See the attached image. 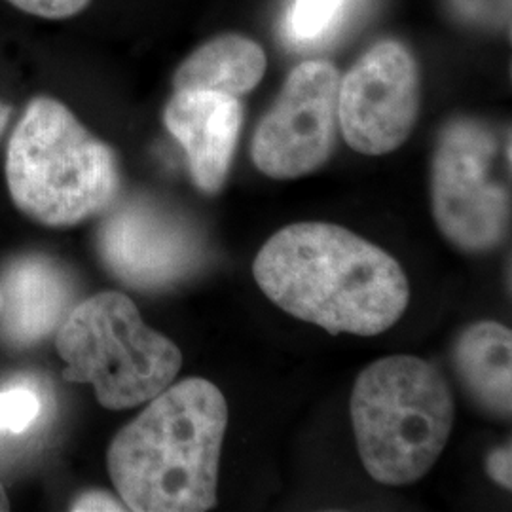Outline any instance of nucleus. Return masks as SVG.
I'll use <instances>...</instances> for the list:
<instances>
[{"mask_svg": "<svg viewBox=\"0 0 512 512\" xmlns=\"http://www.w3.org/2000/svg\"><path fill=\"white\" fill-rule=\"evenodd\" d=\"M486 471L495 484L501 488L511 490L512 486V456L511 446L495 448L494 452L486 459Z\"/></svg>", "mask_w": 512, "mask_h": 512, "instance_id": "nucleus-17", "label": "nucleus"}, {"mask_svg": "<svg viewBox=\"0 0 512 512\" xmlns=\"http://www.w3.org/2000/svg\"><path fill=\"white\" fill-rule=\"evenodd\" d=\"M228 406L202 378L169 385L112 440L110 478L126 509L203 512L217 503Z\"/></svg>", "mask_w": 512, "mask_h": 512, "instance_id": "nucleus-2", "label": "nucleus"}, {"mask_svg": "<svg viewBox=\"0 0 512 512\" xmlns=\"http://www.w3.org/2000/svg\"><path fill=\"white\" fill-rule=\"evenodd\" d=\"M55 348L67 363V382L92 384L109 410L148 403L173 384L183 353L145 325L126 294L101 293L78 304L57 332Z\"/></svg>", "mask_w": 512, "mask_h": 512, "instance_id": "nucleus-5", "label": "nucleus"}, {"mask_svg": "<svg viewBox=\"0 0 512 512\" xmlns=\"http://www.w3.org/2000/svg\"><path fill=\"white\" fill-rule=\"evenodd\" d=\"M340 78L330 61L294 67L256 128L251 156L258 171L289 181L327 164L336 147Z\"/></svg>", "mask_w": 512, "mask_h": 512, "instance_id": "nucleus-7", "label": "nucleus"}, {"mask_svg": "<svg viewBox=\"0 0 512 512\" xmlns=\"http://www.w3.org/2000/svg\"><path fill=\"white\" fill-rule=\"evenodd\" d=\"M12 200L46 226H74L109 209L120 169L114 150L52 97H35L6 154Z\"/></svg>", "mask_w": 512, "mask_h": 512, "instance_id": "nucleus-3", "label": "nucleus"}, {"mask_svg": "<svg viewBox=\"0 0 512 512\" xmlns=\"http://www.w3.org/2000/svg\"><path fill=\"white\" fill-rule=\"evenodd\" d=\"M497 137L476 118L440 129L431 162V202L442 236L471 255L490 253L511 224V192L495 175Z\"/></svg>", "mask_w": 512, "mask_h": 512, "instance_id": "nucleus-6", "label": "nucleus"}, {"mask_svg": "<svg viewBox=\"0 0 512 512\" xmlns=\"http://www.w3.org/2000/svg\"><path fill=\"white\" fill-rule=\"evenodd\" d=\"M10 509V503H8V497L4 494L2 486H0V511H8Z\"/></svg>", "mask_w": 512, "mask_h": 512, "instance_id": "nucleus-20", "label": "nucleus"}, {"mask_svg": "<svg viewBox=\"0 0 512 512\" xmlns=\"http://www.w3.org/2000/svg\"><path fill=\"white\" fill-rule=\"evenodd\" d=\"M164 122L183 147L196 186L205 194H217L228 179L243 126L239 97L177 90L165 107Z\"/></svg>", "mask_w": 512, "mask_h": 512, "instance_id": "nucleus-10", "label": "nucleus"}, {"mask_svg": "<svg viewBox=\"0 0 512 512\" xmlns=\"http://www.w3.org/2000/svg\"><path fill=\"white\" fill-rule=\"evenodd\" d=\"M420 67L399 40H380L338 88V128L359 154L384 156L408 141L420 112Z\"/></svg>", "mask_w": 512, "mask_h": 512, "instance_id": "nucleus-8", "label": "nucleus"}, {"mask_svg": "<svg viewBox=\"0 0 512 512\" xmlns=\"http://www.w3.org/2000/svg\"><path fill=\"white\" fill-rule=\"evenodd\" d=\"M0 336L14 348H29L52 334L69 315L71 277L46 256L12 262L0 283Z\"/></svg>", "mask_w": 512, "mask_h": 512, "instance_id": "nucleus-11", "label": "nucleus"}, {"mask_svg": "<svg viewBox=\"0 0 512 512\" xmlns=\"http://www.w3.org/2000/svg\"><path fill=\"white\" fill-rule=\"evenodd\" d=\"M97 251L120 281L143 291L181 283L203 260L196 228L164 205L141 198L105 215L97 230Z\"/></svg>", "mask_w": 512, "mask_h": 512, "instance_id": "nucleus-9", "label": "nucleus"}, {"mask_svg": "<svg viewBox=\"0 0 512 512\" xmlns=\"http://www.w3.org/2000/svg\"><path fill=\"white\" fill-rule=\"evenodd\" d=\"M0 310H2V291H0Z\"/></svg>", "mask_w": 512, "mask_h": 512, "instance_id": "nucleus-21", "label": "nucleus"}, {"mask_svg": "<svg viewBox=\"0 0 512 512\" xmlns=\"http://www.w3.org/2000/svg\"><path fill=\"white\" fill-rule=\"evenodd\" d=\"M42 403L29 387H12L0 393V433H23L40 416Z\"/></svg>", "mask_w": 512, "mask_h": 512, "instance_id": "nucleus-15", "label": "nucleus"}, {"mask_svg": "<svg viewBox=\"0 0 512 512\" xmlns=\"http://www.w3.org/2000/svg\"><path fill=\"white\" fill-rule=\"evenodd\" d=\"M10 118H12V107L6 105L4 101H0V139L10 124Z\"/></svg>", "mask_w": 512, "mask_h": 512, "instance_id": "nucleus-19", "label": "nucleus"}, {"mask_svg": "<svg viewBox=\"0 0 512 512\" xmlns=\"http://www.w3.org/2000/svg\"><path fill=\"white\" fill-rule=\"evenodd\" d=\"M25 14L44 19H69L84 12L92 0H8Z\"/></svg>", "mask_w": 512, "mask_h": 512, "instance_id": "nucleus-16", "label": "nucleus"}, {"mask_svg": "<svg viewBox=\"0 0 512 512\" xmlns=\"http://www.w3.org/2000/svg\"><path fill=\"white\" fill-rule=\"evenodd\" d=\"M253 274L281 310L330 334H382L410 302L408 279L393 256L327 222L279 230L256 255Z\"/></svg>", "mask_w": 512, "mask_h": 512, "instance_id": "nucleus-1", "label": "nucleus"}, {"mask_svg": "<svg viewBox=\"0 0 512 512\" xmlns=\"http://www.w3.org/2000/svg\"><path fill=\"white\" fill-rule=\"evenodd\" d=\"M126 507L105 492H88L80 495L71 507V511H124Z\"/></svg>", "mask_w": 512, "mask_h": 512, "instance_id": "nucleus-18", "label": "nucleus"}, {"mask_svg": "<svg viewBox=\"0 0 512 512\" xmlns=\"http://www.w3.org/2000/svg\"><path fill=\"white\" fill-rule=\"evenodd\" d=\"M511 359V329L495 321L471 325L454 346V365L465 389L480 408L499 418L511 416Z\"/></svg>", "mask_w": 512, "mask_h": 512, "instance_id": "nucleus-12", "label": "nucleus"}, {"mask_svg": "<svg viewBox=\"0 0 512 512\" xmlns=\"http://www.w3.org/2000/svg\"><path fill=\"white\" fill-rule=\"evenodd\" d=\"M346 0H293L285 33L296 44H310L321 40L334 27L344 10Z\"/></svg>", "mask_w": 512, "mask_h": 512, "instance_id": "nucleus-14", "label": "nucleus"}, {"mask_svg": "<svg viewBox=\"0 0 512 512\" xmlns=\"http://www.w3.org/2000/svg\"><path fill=\"white\" fill-rule=\"evenodd\" d=\"M266 52L251 38L226 33L188 55L173 76V90H207L245 95L266 73Z\"/></svg>", "mask_w": 512, "mask_h": 512, "instance_id": "nucleus-13", "label": "nucleus"}, {"mask_svg": "<svg viewBox=\"0 0 512 512\" xmlns=\"http://www.w3.org/2000/svg\"><path fill=\"white\" fill-rule=\"evenodd\" d=\"M454 395L437 366L391 355L359 374L351 421L366 473L385 486H406L440 458L454 427Z\"/></svg>", "mask_w": 512, "mask_h": 512, "instance_id": "nucleus-4", "label": "nucleus"}]
</instances>
